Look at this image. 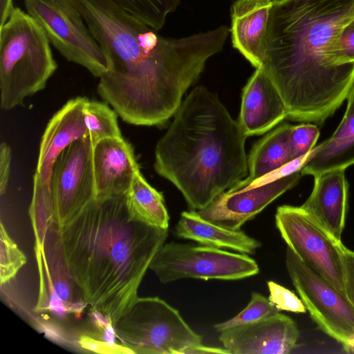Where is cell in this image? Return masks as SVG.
<instances>
[{
  "label": "cell",
  "instance_id": "8992f818",
  "mask_svg": "<svg viewBox=\"0 0 354 354\" xmlns=\"http://www.w3.org/2000/svg\"><path fill=\"white\" fill-rule=\"evenodd\" d=\"M113 326L135 354H183L203 344L178 310L158 297H138Z\"/></svg>",
  "mask_w": 354,
  "mask_h": 354
},
{
  "label": "cell",
  "instance_id": "4316f807",
  "mask_svg": "<svg viewBox=\"0 0 354 354\" xmlns=\"http://www.w3.org/2000/svg\"><path fill=\"white\" fill-rule=\"evenodd\" d=\"M279 311L269 298L253 292L250 302L244 309L231 319L216 324L214 326L220 333L232 327L261 322L277 314Z\"/></svg>",
  "mask_w": 354,
  "mask_h": 354
},
{
  "label": "cell",
  "instance_id": "44dd1931",
  "mask_svg": "<svg viewBox=\"0 0 354 354\" xmlns=\"http://www.w3.org/2000/svg\"><path fill=\"white\" fill-rule=\"evenodd\" d=\"M175 235L201 245L230 249L247 254H255L261 243L241 230H232L200 217L195 211L183 212L175 227Z\"/></svg>",
  "mask_w": 354,
  "mask_h": 354
},
{
  "label": "cell",
  "instance_id": "4fadbf2b",
  "mask_svg": "<svg viewBox=\"0 0 354 354\" xmlns=\"http://www.w3.org/2000/svg\"><path fill=\"white\" fill-rule=\"evenodd\" d=\"M298 338L295 322L278 313L259 322L223 330L218 339L230 354H287L296 347Z\"/></svg>",
  "mask_w": 354,
  "mask_h": 354
},
{
  "label": "cell",
  "instance_id": "30bf717a",
  "mask_svg": "<svg viewBox=\"0 0 354 354\" xmlns=\"http://www.w3.org/2000/svg\"><path fill=\"white\" fill-rule=\"evenodd\" d=\"M275 223L288 248L346 295L342 241L334 239L301 207L279 206Z\"/></svg>",
  "mask_w": 354,
  "mask_h": 354
},
{
  "label": "cell",
  "instance_id": "7c38bea8",
  "mask_svg": "<svg viewBox=\"0 0 354 354\" xmlns=\"http://www.w3.org/2000/svg\"><path fill=\"white\" fill-rule=\"evenodd\" d=\"M286 167L263 176L244 189H228L205 208L195 212L214 224L232 230H241L243 224L298 183L302 176L300 169L287 171Z\"/></svg>",
  "mask_w": 354,
  "mask_h": 354
},
{
  "label": "cell",
  "instance_id": "8fae6325",
  "mask_svg": "<svg viewBox=\"0 0 354 354\" xmlns=\"http://www.w3.org/2000/svg\"><path fill=\"white\" fill-rule=\"evenodd\" d=\"M93 147L89 136L80 138L66 147L54 162L50 187L59 227L70 223L96 198Z\"/></svg>",
  "mask_w": 354,
  "mask_h": 354
},
{
  "label": "cell",
  "instance_id": "e0dca14e",
  "mask_svg": "<svg viewBox=\"0 0 354 354\" xmlns=\"http://www.w3.org/2000/svg\"><path fill=\"white\" fill-rule=\"evenodd\" d=\"M87 98L68 100L49 120L43 133L36 173L50 186L53 166L59 153L70 144L88 136L83 109Z\"/></svg>",
  "mask_w": 354,
  "mask_h": 354
},
{
  "label": "cell",
  "instance_id": "e575fe53",
  "mask_svg": "<svg viewBox=\"0 0 354 354\" xmlns=\"http://www.w3.org/2000/svg\"><path fill=\"white\" fill-rule=\"evenodd\" d=\"M204 353H222L230 354L229 351L223 348L211 347L204 346L203 344L186 348L183 354H204Z\"/></svg>",
  "mask_w": 354,
  "mask_h": 354
},
{
  "label": "cell",
  "instance_id": "5bb4252c",
  "mask_svg": "<svg viewBox=\"0 0 354 354\" xmlns=\"http://www.w3.org/2000/svg\"><path fill=\"white\" fill-rule=\"evenodd\" d=\"M92 158L96 198L127 193L140 171L131 144L122 137L99 140Z\"/></svg>",
  "mask_w": 354,
  "mask_h": 354
},
{
  "label": "cell",
  "instance_id": "3957f363",
  "mask_svg": "<svg viewBox=\"0 0 354 354\" xmlns=\"http://www.w3.org/2000/svg\"><path fill=\"white\" fill-rule=\"evenodd\" d=\"M59 229L66 263L84 300L113 325L138 297L168 229L131 214L127 193L96 198Z\"/></svg>",
  "mask_w": 354,
  "mask_h": 354
},
{
  "label": "cell",
  "instance_id": "9c48e42d",
  "mask_svg": "<svg viewBox=\"0 0 354 354\" xmlns=\"http://www.w3.org/2000/svg\"><path fill=\"white\" fill-rule=\"evenodd\" d=\"M286 266L306 310L318 326L354 353V306L346 295L303 262L289 248Z\"/></svg>",
  "mask_w": 354,
  "mask_h": 354
},
{
  "label": "cell",
  "instance_id": "83f0119b",
  "mask_svg": "<svg viewBox=\"0 0 354 354\" xmlns=\"http://www.w3.org/2000/svg\"><path fill=\"white\" fill-rule=\"evenodd\" d=\"M27 259L17 244L8 234L2 222L0 227V283L1 286L15 277Z\"/></svg>",
  "mask_w": 354,
  "mask_h": 354
},
{
  "label": "cell",
  "instance_id": "6da1fadb",
  "mask_svg": "<svg viewBox=\"0 0 354 354\" xmlns=\"http://www.w3.org/2000/svg\"><path fill=\"white\" fill-rule=\"evenodd\" d=\"M106 55L99 95L122 119L138 126L164 124L175 114L206 62L220 52L230 29L165 38L113 0H71Z\"/></svg>",
  "mask_w": 354,
  "mask_h": 354
},
{
  "label": "cell",
  "instance_id": "d6a6232c",
  "mask_svg": "<svg viewBox=\"0 0 354 354\" xmlns=\"http://www.w3.org/2000/svg\"><path fill=\"white\" fill-rule=\"evenodd\" d=\"M346 295L354 306V252L342 248Z\"/></svg>",
  "mask_w": 354,
  "mask_h": 354
},
{
  "label": "cell",
  "instance_id": "4dcf8cb0",
  "mask_svg": "<svg viewBox=\"0 0 354 354\" xmlns=\"http://www.w3.org/2000/svg\"><path fill=\"white\" fill-rule=\"evenodd\" d=\"M83 349L100 354H135L134 351L124 344L109 342L83 335L78 339Z\"/></svg>",
  "mask_w": 354,
  "mask_h": 354
},
{
  "label": "cell",
  "instance_id": "d590c367",
  "mask_svg": "<svg viewBox=\"0 0 354 354\" xmlns=\"http://www.w3.org/2000/svg\"><path fill=\"white\" fill-rule=\"evenodd\" d=\"M14 9L12 0H0V26L6 23Z\"/></svg>",
  "mask_w": 354,
  "mask_h": 354
},
{
  "label": "cell",
  "instance_id": "ba28073f",
  "mask_svg": "<svg viewBox=\"0 0 354 354\" xmlns=\"http://www.w3.org/2000/svg\"><path fill=\"white\" fill-rule=\"evenodd\" d=\"M24 6L65 59L96 77L107 72L106 55L71 0H24Z\"/></svg>",
  "mask_w": 354,
  "mask_h": 354
},
{
  "label": "cell",
  "instance_id": "1f68e13d",
  "mask_svg": "<svg viewBox=\"0 0 354 354\" xmlns=\"http://www.w3.org/2000/svg\"><path fill=\"white\" fill-rule=\"evenodd\" d=\"M354 63V19L343 29L334 57L335 65Z\"/></svg>",
  "mask_w": 354,
  "mask_h": 354
},
{
  "label": "cell",
  "instance_id": "836d02e7",
  "mask_svg": "<svg viewBox=\"0 0 354 354\" xmlns=\"http://www.w3.org/2000/svg\"><path fill=\"white\" fill-rule=\"evenodd\" d=\"M12 152L6 142L0 145V194H6L8 185L11 169Z\"/></svg>",
  "mask_w": 354,
  "mask_h": 354
},
{
  "label": "cell",
  "instance_id": "ffe728a7",
  "mask_svg": "<svg viewBox=\"0 0 354 354\" xmlns=\"http://www.w3.org/2000/svg\"><path fill=\"white\" fill-rule=\"evenodd\" d=\"M271 6L266 0H236L231 8L233 47L256 68L261 61Z\"/></svg>",
  "mask_w": 354,
  "mask_h": 354
},
{
  "label": "cell",
  "instance_id": "f546056e",
  "mask_svg": "<svg viewBox=\"0 0 354 354\" xmlns=\"http://www.w3.org/2000/svg\"><path fill=\"white\" fill-rule=\"evenodd\" d=\"M267 286L270 292L268 298L279 310L296 313L306 312L303 301L293 292L273 281H267Z\"/></svg>",
  "mask_w": 354,
  "mask_h": 354
},
{
  "label": "cell",
  "instance_id": "5b68a950",
  "mask_svg": "<svg viewBox=\"0 0 354 354\" xmlns=\"http://www.w3.org/2000/svg\"><path fill=\"white\" fill-rule=\"evenodd\" d=\"M50 44L37 21L19 8L0 26L2 109L20 106L45 88L57 68Z\"/></svg>",
  "mask_w": 354,
  "mask_h": 354
},
{
  "label": "cell",
  "instance_id": "484cf974",
  "mask_svg": "<svg viewBox=\"0 0 354 354\" xmlns=\"http://www.w3.org/2000/svg\"><path fill=\"white\" fill-rule=\"evenodd\" d=\"M121 8L150 26L159 30L169 13L175 10L180 0H113Z\"/></svg>",
  "mask_w": 354,
  "mask_h": 354
},
{
  "label": "cell",
  "instance_id": "2e32d148",
  "mask_svg": "<svg viewBox=\"0 0 354 354\" xmlns=\"http://www.w3.org/2000/svg\"><path fill=\"white\" fill-rule=\"evenodd\" d=\"M44 270L48 288V310L59 315L72 313L80 315L88 304L73 280L66 263L59 235L54 221L46 236Z\"/></svg>",
  "mask_w": 354,
  "mask_h": 354
},
{
  "label": "cell",
  "instance_id": "7402d4cb",
  "mask_svg": "<svg viewBox=\"0 0 354 354\" xmlns=\"http://www.w3.org/2000/svg\"><path fill=\"white\" fill-rule=\"evenodd\" d=\"M292 125L284 124L270 131L252 149L248 159V176L229 190L236 191L292 162L290 136Z\"/></svg>",
  "mask_w": 354,
  "mask_h": 354
},
{
  "label": "cell",
  "instance_id": "d4e9b609",
  "mask_svg": "<svg viewBox=\"0 0 354 354\" xmlns=\"http://www.w3.org/2000/svg\"><path fill=\"white\" fill-rule=\"evenodd\" d=\"M84 124L93 145L99 140L121 138L117 113L106 103L86 100L84 109Z\"/></svg>",
  "mask_w": 354,
  "mask_h": 354
},
{
  "label": "cell",
  "instance_id": "52a82bcc",
  "mask_svg": "<svg viewBox=\"0 0 354 354\" xmlns=\"http://www.w3.org/2000/svg\"><path fill=\"white\" fill-rule=\"evenodd\" d=\"M149 269L162 283L183 279L239 280L259 272L257 263L247 254L173 241L158 249Z\"/></svg>",
  "mask_w": 354,
  "mask_h": 354
},
{
  "label": "cell",
  "instance_id": "9a60e30c",
  "mask_svg": "<svg viewBox=\"0 0 354 354\" xmlns=\"http://www.w3.org/2000/svg\"><path fill=\"white\" fill-rule=\"evenodd\" d=\"M288 118V110L271 80L257 68L243 88L238 122L247 136L263 134Z\"/></svg>",
  "mask_w": 354,
  "mask_h": 354
},
{
  "label": "cell",
  "instance_id": "cb8c5ba5",
  "mask_svg": "<svg viewBox=\"0 0 354 354\" xmlns=\"http://www.w3.org/2000/svg\"><path fill=\"white\" fill-rule=\"evenodd\" d=\"M127 200L134 216L151 225L168 229L169 216L163 196L147 182L140 171L133 178Z\"/></svg>",
  "mask_w": 354,
  "mask_h": 354
},
{
  "label": "cell",
  "instance_id": "f1b7e54d",
  "mask_svg": "<svg viewBox=\"0 0 354 354\" xmlns=\"http://www.w3.org/2000/svg\"><path fill=\"white\" fill-rule=\"evenodd\" d=\"M319 136L317 125L309 123L292 126L290 136L292 162L305 158L313 149Z\"/></svg>",
  "mask_w": 354,
  "mask_h": 354
},
{
  "label": "cell",
  "instance_id": "7a4b0ae2",
  "mask_svg": "<svg viewBox=\"0 0 354 354\" xmlns=\"http://www.w3.org/2000/svg\"><path fill=\"white\" fill-rule=\"evenodd\" d=\"M354 0H283L272 3L260 69L274 84L288 118L322 124L347 99L354 63L335 65Z\"/></svg>",
  "mask_w": 354,
  "mask_h": 354
},
{
  "label": "cell",
  "instance_id": "8d00e7d4",
  "mask_svg": "<svg viewBox=\"0 0 354 354\" xmlns=\"http://www.w3.org/2000/svg\"><path fill=\"white\" fill-rule=\"evenodd\" d=\"M266 1H269L270 3H274L281 2V1H282L283 0H266Z\"/></svg>",
  "mask_w": 354,
  "mask_h": 354
},
{
  "label": "cell",
  "instance_id": "ac0fdd59",
  "mask_svg": "<svg viewBox=\"0 0 354 354\" xmlns=\"http://www.w3.org/2000/svg\"><path fill=\"white\" fill-rule=\"evenodd\" d=\"M344 169L314 176L311 194L300 206L334 239L341 241L348 207V182Z\"/></svg>",
  "mask_w": 354,
  "mask_h": 354
},
{
  "label": "cell",
  "instance_id": "603a6c76",
  "mask_svg": "<svg viewBox=\"0 0 354 354\" xmlns=\"http://www.w3.org/2000/svg\"><path fill=\"white\" fill-rule=\"evenodd\" d=\"M28 212L35 235V252L39 286H44L46 285L44 270L45 241L48 231L55 220L50 187L36 172L33 176V192Z\"/></svg>",
  "mask_w": 354,
  "mask_h": 354
},
{
  "label": "cell",
  "instance_id": "277c9868",
  "mask_svg": "<svg viewBox=\"0 0 354 354\" xmlns=\"http://www.w3.org/2000/svg\"><path fill=\"white\" fill-rule=\"evenodd\" d=\"M247 137L216 95L197 86L157 142L154 169L201 210L248 174Z\"/></svg>",
  "mask_w": 354,
  "mask_h": 354
},
{
  "label": "cell",
  "instance_id": "d6986e66",
  "mask_svg": "<svg viewBox=\"0 0 354 354\" xmlns=\"http://www.w3.org/2000/svg\"><path fill=\"white\" fill-rule=\"evenodd\" d=\"M346 100L344 115L334 133L304 158L299 167L302 175L315 176L354 165V83Z\"/></svg>",
  "mask_w": 354,
  "mask_h": 354
}]
</instances>
